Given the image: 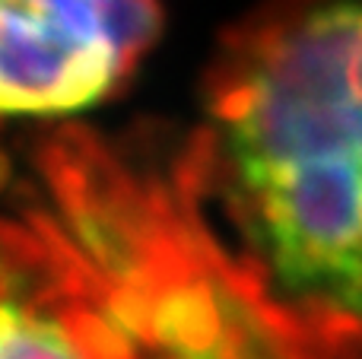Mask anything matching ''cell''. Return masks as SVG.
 <instances>
[{
  "mask_svg": "<svg viewBox=\"0 0 362 359\" xmlns=\"http://www.w3.org/2000/svg\"><path fill=\"white\" fill-rule=\"evenodd\" d=\"M185 175L270 290L362 324V0H274L245 19Z\"/></svg>",
  "mask_w": 362,
  "mask_h": 359,
  "instance_id": "1",
  "label": "cell"
},
{
  "mask_svg": "<svg viewBox=\"0 0 362 359\" xmlns=\"http://www.w3.org/2000/svg\"><path fill=\"white\" fill-rule=\"evenodd\" d=\"M115 315L137 359H362V324L283 299L204 223L165 235L146 290Z\"/></svg>",
  "mask_w": 362,
  "mask_h": 359,
  "instance_id": "2",
  "label": "cell"
},
{
  "mask_svg": "<svg viewBox=\"0 0 362 359\" xmlns=\"http://www.w3.org/2000/svg\"><path fill=\"white\" fill-rule=\"evenodd\" d=\"M131 64L48 0H0V114H67L99 102Z\"/></svg>",
  "mask_w": 362,
  "mask_h": 359,
  "instance_id": "3",
  "label": "cell"
},
{
  "mask_svg": "<svg viewBox=\"0 0 362 359\" xmlns=\"http://www.w3.org/2000/svg\"><path fill=\"white\" fill-rule=\"evenodd\" d=\"M0 359H137L118 318L10 293L0 271Z\"/></svg>",
  "mask_w": 362,
  "mask_h": 359,
  "instance_id": "4",
  "label": "cell"
}]
</instances>
